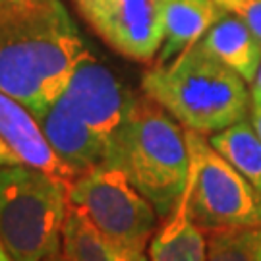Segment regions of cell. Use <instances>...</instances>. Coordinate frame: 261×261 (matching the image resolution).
Masks as SVG:
<instances>
[{"label": "cell", "instance_id": "cell-1", "mask_svg": "<svg viewBox=\"0 0 261 261\" xmlns=\"http://www.w3.org/2000/svg\"><path fill=\"white\" fill-rule=\"evenodd\" d=\"M141 91L184 128L203 136L250 118V89L234 70L199 41L176 58L155 64L141 77Z\"/></svg>", "mask_w": 261, "mask_h": 261}, {"label": "cell", "instance_id": "cell-2", "mask_svg": "<svg viewBox=\"0 0 261 261\" xmlns=\"http://www.w3.org/2000/svg\"><path fill=\"white\" fill-rule=\"evenodd\" d=\"M105 165L120 168L163 221L186 192L190 170L186 130L145 93L136 95Z\"/></svg>", "mask_w": 261, "mask_h": 261}, {"label": "cell", "instance_id": "cell-3", "mask_svg": "<svg viewBox=\"0 0 261 261\" xmlns=\"http://www.w3.org/2000/svg\"><path fill=\"white\" fill-rule=\"evenodd\" d=\"M70 180L35 167H0V246L14 261L60 253Z\"/></svg>", "mask_w": 261, "mask_h": 261}, {"label": "cell", "instance_id": "cell-4", "mask_svg": "<svg viewBox=\"0 0 261 261\" xmlns=\"http://www.w3.org/2000/svg\"><path fill=\"white\" fill-rule=\"evenodd\" d=\"M188 211L205 232L261 228V196L203 134L186 130Z\"/></svg>", "mask_w": 261, "mask_h": 261}, {"label": "cell", "instance_id": "cell-5", "mask_svg": "<svg viewBox=\"0 0 261 261\" xmlns=\"http://www.w3.org/2000/svg\"><path fill=\"white\" fill-rule=\"evenodd\" d=\"M70 203L116 242L145 250L159 226L155 207L134 188L120 168L99 165L70 182Z\"/></svg>", "mask_w": 261, "mask_h": 261}, {"label": "cell", "instance_id": "cell-6", "mask_svg": "<svg viewBox=\"0 0 261 261\" xmlns=\"http://www.w3.org/2000/svg\"><path fill=\"white\" fill-rule=\"evenodd\" d=\"M58 101L80 124L112 147L130 114L136 95L109 66L85 48Z\"/></svg>", "mask_w": 261, "mask_h": 261}, {"label": "cell", "instance_id": "cell-7", "mask_svg": "<svg viewBox=\"0 0 261 261\" xmlns=\"http://www.w3.org/2000/svg\"><path fill=\"white\" fill-rule=\"evenodd\" d=\"M80 16L118 55L151 62L163 45V0H72Z\"/></svg>", "mask_w": 261, "mask_h": 261}, {"label": "cell", "instance_id": "cell-8", "mask_svg": "<svg viewBox=\"0 0 261 261\" xmlns=\"http://www.w3.org/2000/svg\"><path fill=\"white\" fill-rule=\"evenodd\" d=\"M35 167L66 180L75 174L56 155L28 107L0 91V167Z\"/></svg>", "mask_w": 261, "mask_h": 261}, {"label": "cell", "instance_id": "cell-9", "mask_svg": "<svg viewBox=\"0 0 261 261\" xmlns=\"http://www.w3.org/2000/svg\"><path fill=\"white\" fill-rule=\"evenodd\" d=\"M0 91L28 107L35 118L55 103L33 53L4 23H0Z\"/></svg>", "mask_w": 261, "mask_h": 261}, {"label": "cell", "instance_id": "cell-10", "mask_svg": "<svg viewBox=\"0 0 261 261\" xmlns=\"http://www.w3.org/2000/svg\"><path fill=\"white\" fill-rule=\"evenodd\" d=\"M224 10L215 0H163V45L157 62H168L196 45Z\"/></svg>", "mask_w": 261, "mask_h": 261}, {"label": "cell", "instance_id": "cell-11", "mask_svg": "<svg viewBox=\"0 0 261 261\" xmlns=\"http://www.w3.org/2000/svg\"><path fill=\"white\" fill-rule=\"evenodd\" d=\"M62 255L66 261H149L145 250L109 238L72 203L62 230Z\"/></svg>", "mask_w": 261, "mask_h": 261}, {"label": "cell", "instance_id": "cell-12", "mask_svg": "<svg viewBox=\"0 0 261 261\" xmlns=\"http://www.w3.org/2000/svg\"><path fill=\"white\" fill-rule=\"evenodd\" d=\"M223 64L250 85L261 62V41L242 19L223 12L199 41Z\"/></svg>", "mask_w": 261, "mask_h": 261}, {"label": "cell", "instance_id": "cell-13", "mask_svg": "<svg viewBox=\"0 0 261 261\" xmlns=\"http://www.w3.org/2000/svg\"><path fill=\"white\" fill-rule=\"evenodd\" d=\"M147 252L149 261H207L209 240L192 219L184 196L153 232Z\"/></svg>", "mask_w": 261, "mask_h": 261}, {"label": "cell", "instance_id": "cell-14", "mask_svg": "<svg viewBox=\"0 0 261 261\" xmlns=\"http://www.w3.org/2000/svg\"><path fill=\"white\" fill-rule=\"evenodd\" d=\"M209 143L219 151L261 196V140L250 118L211 134Z\"/></svg>", "mask_w": 261, "mask_h": 261}, {"label": "cell", "instance_id": "cell-15", "mask_svg": "<svg viewBox=\"0 0 261 261\" xmlns=\"http://www.w3.org/2000/svg\"><path fill=\"white\" fill-rule=\"evenodd\" d=\"M253 230L213 232L209 238L207 261H255Z\"/></svg>", "mask_w": 261, "mask_h": 261}, {"label": "cell", "instance_id": "cell-16", "mask_svg": "<svg viewBox=\"0 0 261 261\" xmlns=\"http://www.w3.org/2000/svg\"><path fill=\"white\" fill-rule=\"evenodd\" d=\"M224 12L232 14L261 41V0H215Z\"/></svg>", "mask_w": 261, "mask_h": 261}, {"label": "cell", "instance_id": "cell-17", "mask_svg": "<svg viewBox=\"0 0 261 261\" xmlns=\"http://www.w3.org/2000/svg\"><path fill=\"white\" fill-rule=\"evenodd\" d=\"M250 99H252V107H261V62L250 84Z\"/></svg>", "mask_w": 261, "mask_h": 261}, {"label": "cell", "instance_id": "cell-18", "mask_svg": "<svg viewBox=\"0 0 261 261\" xmlns=\"http://www.w3.org/2000/svg\"><path fill=\"white\" fill-rule=\"evenodd\" d=\"M250 120H252V126L255 134L259 136L261 140V107H252V111H250Z\"/></svg>", "mask_w": 261, "mask_h": 261}, {"label": "cell", "instance_id": "cell-19", "mask_svg": "<svg viewBox=\"0 0 261 261\" xmlns=\"http://www.w3.org/2000/svg\"><path fill=\"white\" fill-rule=\"evenodd\" d=\"M253 255L255 261H261V228L253 230Z\"/></svg>", "mask_w": 261, "mask_h": 261}, {"label": "cell", "instance_id": "cell-20", "mask_svg": "<svg viewBox=\"0 0 261 261\" xmlns=\"http://www.w3.org/2000/svg\"><path fill=\"white\" fill-rule=\"evenodd\" d=\"M37 0H0V6H19V4H31Z\"/></svg>", "mask_w": 261, "mask_h": 261}, {"label": "cell", "instance_id": "cell-21", "mask_svg": "<svg viewBox=\"0 0 261 261\" xmlns=\"http://www.w3.org/2000/svg\"><path fill=\"white\" fill-rule=\"evenodd\" d=\"M43 261H66V257L62 255V252H60V253H56V255H50V257H47V259H43Z\"/></svg>", "mask_w": 261, "mask_h": 261}, {"label": "cell", "instance_id": "cell-22", "mask_svg": "<svg viewBox=\"0 0 261 261\" xmlns=\"http://www.w3.org/2000/svg\"><path fill=\"white\" fill-rule=\"evenodd\" d=\"M0 261H14V259H12V257L8 255V253L4 252V248H2V246H0Z\"/></svg>", "mask_w": 261, "mask_h": 261}]
</instances>
